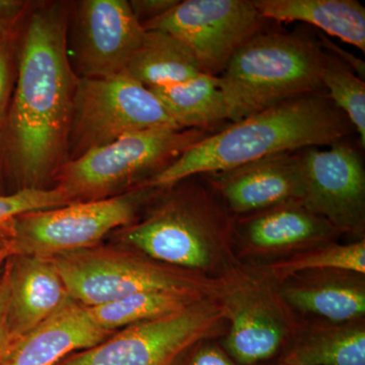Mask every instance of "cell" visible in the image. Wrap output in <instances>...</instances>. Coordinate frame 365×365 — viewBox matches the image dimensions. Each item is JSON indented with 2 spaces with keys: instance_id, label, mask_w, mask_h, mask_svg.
I'll return each instance as SVG.
<instances>
[{
  "instance_id": "obj_2",
  "label": "cell",
  "mask_w": 365,
  "mask_h": 365,
  "mask_svg": "<svg viewBox=\"0 0 365 365\" xmlns=\"http://www.w3.org/2000/svg\"><path fill=\"white\" fill-rule=\"evenodd\" d=\"M355 132L326 91L285 101L213 132L160 170L148 186L165 189L272 155L330 146Z\"/></svg>"
},
{
  "instance_id": "obj_15",
  "label": "cell",
  "mask_w": 365,
  "mask_h": 365,
  "mask_svg": "<svg viewBox=\"0 0 365 365\" xmlns=\"http://www.w3.org/2000/svg\"><path fill=\"white\" fill-rule=\"evenodd\" d=\"M114 333L96 325L86 307L71 299L14 341L1 365H58L72 353L95 347Z\"/></svg>"
},
{
  "instance_id": "obj_14",
  "label": "cell",
  "mask_w": 365,
  "mask_h": 365,
  "mask_svg": "<svg viewBox=\"0 0 365 365\" xmlns=\"http://www.w3.org/2000/svg\"><path fill=\"white\" fill-rule=\"evenodd\" d=\"M9 277L6 321L11 344L71 299L50 257L14 255Z\"/></svg>"
},
{
  "instance_id": "obj_35",
  "label": "cell",
  "mask_w": 365,
  "mask_h": 365,
  "mask_svg": "<svg viewBox=\"0 0 365 365\" xmlns=\"http://www.w3.org/2000/svg\"><path fill=\"white\" fill-rule=\"evenodd\" d=\"M2 186V174H1V170H0V190H1ZM0 195H2V194H0Z\"/></svg>"
},
{
  "instance_id": "obj_36",
  "label": "cell",
  "mask_w": 365,
  "mask_h": 365,
  "mask_svg": "<svg viewBox=\"0 0 365 365\" xmlns=\"http://www.w3.org/2000/svg\"><path fill=\"white\" fill-rule=\"evenodd\" d=\"M283 365H287V364H283Z\"/></svg>"
},
{
  "instance_id": "obj_6",
  "label": "cell",
  "mask_w": 365,
  "mask_h": 365,
  "mask_svg": "<svg viewBox=\"0 0 365 365\" xmlns=\"http://www.w3.org/2000/svg\"><path fill=\"white\" fill-rule=\"evenodd\" d=\"M153 187L98 200L24 213L14 223V255L53 257L98 246L115 230L130 225Z\"/></svg>"
},
{
  "instance_id": "obj_9",
  "label": "cell",
  "mask_w": 365,
  "mask_h": 365,
  "mask_svg": "<svg viewBox=\"0 0 365 365\" xmlns=\"http://www.w3.org/2000/svg\"><path fill=\"white\" fill-rule=\"evenodd\" d=\"M222 314L215 306H189L163 318L126 327L58 365H175L192 346L207 337Z\"/></svg>"
},
{
  "instance_id": "obj_24",
  "label": "cell",
  "mask_w": 365,
  "mask_h": 365,
  "mask_svg": "<svg viewBox=\"0 0 365 365\" xmlns=\"http://www.w3.org/2000/svg\"><path fill=\"white\" fill-rule=\"evenodd\" d=\"M326 52V51H325ZM324 90L341 110L355 132L359 134L362 148L365 145V83L344 63L326 52L322 76Z\"/></svg>"
},
{
  "instance_id": "obj_33",
  "label": "cell",
  "mask_w": 365,
  "mask_h": 365,
  "mask_svg": "<svg viewBox=\"0 0 365 365\" xmlns=\"http://www.w3.org/2000/svg\"><path fill=\"white\" fill-rule=\"evenodd\" d=\"M14 252L13 249H6L0 251V278H1L2 272H4V265L6 261L14 256Z\"/></svg>"
},
{
  "instance_id": "obj_16",
  "label": "cell",
  "mask_w": 365,
  "mask_h": 365,
  "mask_svg": "<svg viewBox=\"0 0 365 365\" xmlns=\"http://www.w3.org/2000/svg\"><path fill=\"white\" fill-rule=\"evenodd\" d=\"M265 20L302 21L365 52V9L356 0H252Z\"/></svg>"
},
{
  "instance_id": "obj_22",
  "label": "cell",
  "mask_w": 365,
  "mask_h": 365,
  "mask_svg": "<svg viewBox=\"0 0 365 365\" xmlns=\"http://www.w3.org/2000/svg\"><path fill=\"white\" fill-rule=\"evenodd\" d=\"M283 297L300 311L318 314L330 321H350L365 313L364 290L350 285L287 288Z\"/></svg>"
},
{
  "instance_id": "obj_30",
  "label": "cell",
  "mask_w": 365,
  "mask_h": 365,
  "mask_svg": "<svg viewBox=\"0 0 365 365\" xmlns=\"http://www.w3.org/2000/svg\"><path fill=\"white\" fill-rule=\"evenodd\" d=\"M319 44L323 48L324 51L340 60L342 63L349 67L356 76H359L360 78L364 81L365 63L364 60L359 59V57L355 56L351 53L346 51L345 49L334 43L332 40L329 39L323 34L319 36Z\"/></svg>"
},
{
  "instance_id": "obj_20",
  "label": "cell",
  "mask_w": 365,
  "mask_h": 365,
  "mask_svg": "<svg viewBox=\"0 0 365 365\" xmlns=\"http://www.w3.org/2000/svg\"><path fill=\"white\" fill-rule=\"evenodd\" d=\"M193 294L143 292L97 307H86L91 321L114 333L119 329L178 313L191 306Z\"/></svg>"
},
{
  "instance_id": "obj_8",
  "label": "cell",
  "mask_w": 365,
  "mask_h": 365,
  "mask_svg": "<svg viewBox=\"0 0 365 365\" xmlns=\"http://www.w3.org/2000/svg\"><path fill=\"white\" fill-rule=\"evenodd\" d=\"M266 21L252 0H184L143 26L175 36L204 73L218 76L247 41L263 32Z\"/></svg>"
},
{
  "instance_id": "obj_27",
  "label": "cell",
  "mask_w": 365,
  "mask_h": 365,
  "mask_svg": "<svg viewBox=\"0 0 365 365\" xmlns=\"http://www.w3.org/2000/svg\"><path fill=\"white\" fill-rule=\"evenodd\" d=\"M13 79L11 36L0 43V128L6 123L9 101Z\"/></svg>"
},
{
  "instance_id": "obj_29",
  "label": "cell",
  "mask_w": 365,
  "mask_h": 365,
  "mask_svg": "<svg viewBox=\"0 0 365 365\" xmlns=\"http://www.w3.org/2000/svg\"><path fill=\"white\" fill-rule=\"evenodd\" d=\"M9 302V277L6 265L0 278V365L6 359L11 345V336L7 328L6 313Z\"/></svg>"
},
{
  "instance_id": "obj_19",
  "label": "cell",
  "mask_w": 365,
  "mask_h": 365,
  "mask_svg": "<svg viewBox=\"0 0 365 365\" xmlns=\"http://www.w3.org/2000/svg\"><path fill=\"white\" fill-rule=\"evenodd\" d=\"M330 223L307 210L302 202L274 206L247 223L250 242L260 248L294 246L325 234Z\"/></svg>"
},
{
  "instance_id": "obj_25",
  "label": "cell",
  "mask_w": 365,
  "mask_h": 365,
  "mask_svg": "<svg viewBox=\"0 0 365 365\" xmlns=\"http://www.w3.org/2000/svg\"><path fill=\"white\" fill-rule=\"evenodd\" d=\"M71 203L69 197L55 187L20 189L9 195H0V251L13 249L14 223L19 215Z\"/></svg>"
},
{
  "instance_id": "obj_1",
  "label": "cell",
  "mask_w": 365,
  "mask_h": 365,
  "mask_svg": "<svg viewBox=\"0 0 365 365\" xmlns=\"http://www.w3.org/2000/svg\"><path fill=\"white\" fill-rule=\"evenodd\" d=\"M69 11L62 2L31 14L7 114L11 170L19 190L45 189L67 162L78 78L67 53Z\"/></svg>"
},
{
  "instance_id": "obj_31",
  "label": "cell",
  "mask_w": 365,
  "mask_h": 365,
  "mask_svg": "<svg viewBox=\"0 0 365 365\" xmlns=\"http://www.w3.org/2000/svg\"><path fill=\"white\" fill-rule=\"evenodd\" d=\"M186 365H235L222 350L215 346H203L192 355Z\"/></svg>"
},
{
  "instance_id": "obj_17",
  "label": "cell",
  "mask_w": 365,
  "mask_h": 365,
  "mask_svg": "<svg viewBox=\"0 0 365 365\" xmlns=\"http://www.w3.org/2000/svg\"><path fill=\"white\" fill-rule=\"evenodd\" d=\"M202 73L191 50L163 31H145L143 42L127 64L125 76L146 88L184 83Z\"/></svg>"
},
{
  "instance_id": "obj_12",
  "label": "cell",
  "mask_w": 365,
  "mask_h": 365,
  "mask_svg": "<svg viewBox=\"0 0 365 365\" xmlns=\"http://www.w3.org/2000/svg\"><path fill=\"white\" fill-rule=\"evenodd\" d=\"M210 218L202 204L170 199L150 217L120 228L124 244L163 263L187 268H204L210 255L206 232Z\"/></svg>"
},
{
  "instance_id": "obj_34",
  "label": "cell",
  "mask_w": 365,
  "mask_h": 365,
  "mask_svg": "<svg viewBox=\"0 0 365 365\" xmlns=\"http://www.w3.org/2000/svg\"><path fill=\"white\" fill-rule=\"evenodd\" d=\"M11 24L9 21H0V43L11 36Z\"/></svg>"
},
{
  "instance_id": "obj_28",
  "label": "cell",
  "mask_w": 365,
  "mask_h": 365,
  "mask_svg": "<svg viewBox=\"0 0 365 365\" xmlns=\"http://www.w3.org/2000/svg\"><path fill=\"white\" fill-rule=\"evenodd\" d=\"M180 0H131L129 6L141 26L157 20L179 4Z\"/></svg>"
},
{
  "instance_id": "obj_11",
  "label": "cell",
  "mask_w": 365,
  "mask_h": 365,
  "mask_svg": "<svg viewBox=\"0 0 365 365\" xmlns=\"http://www.w3.org/2000/svg\"><path fill=\"white\" fill-rule=\"evenodd\" d=\"M302 204L334 227L356 230L364 225L365 172L359 151L344 141L328 150H302Z\"/></svg>"
},
{
  "instance_id": "obj_10",
  "label": "cell",
  "mask_w": 365,
  "mask_h": 365,
  "mask_svg": "<svg viewBox=\"0 0 365 365\" xmlns=\"http://www.w3.org/2000/svg\"><path fill=\"white\" fill-rule=\"evenodd\" d=\"M68 24L67 53L78 78L123 73L145 34L126 0H81Z\"/></svg>"
},
{
  "instance_id": "obj_21",
  "label": "cell",
  "mask_w": 365,
  "mask_h": 365,
  "mask_svg": "<svg viewBox=\"0 0 365 365\" xmlns=\"http://www.w3.org/2000/svg\"><path fill=\"white\" fill-rule=\"evenodd\" d=\"M282 327L262 307H244L235 313L225 346L230 356L242 365L271 359L282 343Z\"/></svg>"
},
{
  "instance_id": "obj_18",
  "label": "cell",
  "mask_w": 365,
  "mask_h": 365,
  "mask_svg": "<svg viewBox=\"0 0 365 365\" xmlns=\"http://www.w3.org/2000/svg\"><path fill=\"white\" fill-rule=\"evenodd\" d=\"M180 129L212 130L228 120L217 76L207 73L175 85L150 88Z\"/></svg>"
},
{
  "instance_id": "obj_23",
  "label": "cell",
  "mask_w": 365,
  "mask_h": 365,
  "mask_svg": "<svg viewBox=\"0 0 365 365\" xmlns=\"http://www.w3.org/2000/svg\"><path fill=\"white\" fill-rule=\"evenodd\" d=\"M287 365H365L362 329L319 334L295 348Z\"/></svg>"
},
{
  "instance_id": "obj_13",
  "label": "cell",
  "mask_w": 365,
  "mask_h": 365,
  "mask_svg": "<svg viewBox=\"0 0 365 365\" xmlns=\"http://www.w3.org/2000/svg\"><path fill=\"white\" fill-rule=\"evenodd\" d=\"M211 175L220 177L223 198L228 207L237 213L302 202L304 197L302 150L262 158Z\"/></svg>"
},
{
  "instance_id": "obj_26",
  "label": "cell",
  "mask_w": 365,
  "mask_h": 365,
  "mask_svg": "<svg viewBox=\"0 0 365 365\" xmlns=\"http://www.w3.org/2000/svg\"><path fill=\"white\" fill-rule=\"evenodd\" d=\"M283 272L294 273L307 269H339L365 273L364 241L336 246L317 252L281 266Z\"/></svg>"
},
{
  "instance_id": "obj_5",
  "label": "cell",
  "mask_w": 365,
  "mask_h": 365,
  "mask_svg": "<svg viewBox=\"0 0 365 365\" xmlns=\"http://www.w3.org/2000/svg\"><path fill=\"white\" fill-rule=\"evenodd\" d=\"M160 128L180 129L143 83L123 73L78 78L67 162L128 134Z\"/></svg>"
},
{
  "instance_id": "obj_4",
  "label": "cell",
  "mask_w": 365,
  "mask_h": 365,
  "mask_svg": "<svg viewBox=\"0 0 365 365\" xmlns=\"http://www.w3.org/2000/svg\"><path fill=\"white\" fill-rule=\"evenodd\" d=\"M211 133L202 129L160 128L128 134L64 163L53 178V187L72 203L116 196L133 182L155 177Z\"/></svg>"
},
{
  "instance_id": "obj_7",
  "label": "cell",
  "mask_w": 365,
  "mask_h": 365,
  "mask_svg": "<svg viewBox=\"0 0 365 365\" xmlns=\"http://www.w3.org/2000/svg\"><path fill=\"white\" fill-rule=\"evenodd\" d=\"M50 258L69 297L86 307L143 292L194 294L197 288L196 282L181 273L111 247L98 245Z\"/></svg>"
},
{
  "instance_id": "obj_3",
  "label": "cell",
  "mask_w": 365,
  "mask_h": 365,
  "mask_svg": "<svg viewBox=\"0 0 365 365\" xmlns=\"http://www.w3.org/2000/svg\"><path fill=\"white\" fill-rule=\"evenodd\" d=\"M325 60L323 48L307 36L257 34L217 76L228 120L237 122L285 101L325 91Z\"/></svg>"
},
{
  "instance_id": "obj_32",
  "label": "cell",
  "mask_w": 365,
  "mask_h": 365,
  "mask_svg": "<svg viewBox=\"0 0 365 365\" xmlns=\"http://www.w3.org/2000/svg\"><path fill=\"white\" fill-rule=\"evenodd\" d=\"M28 6L26 1L21 0H0V21H11L20 18Z\"/></svg>"
}]
</instances>
